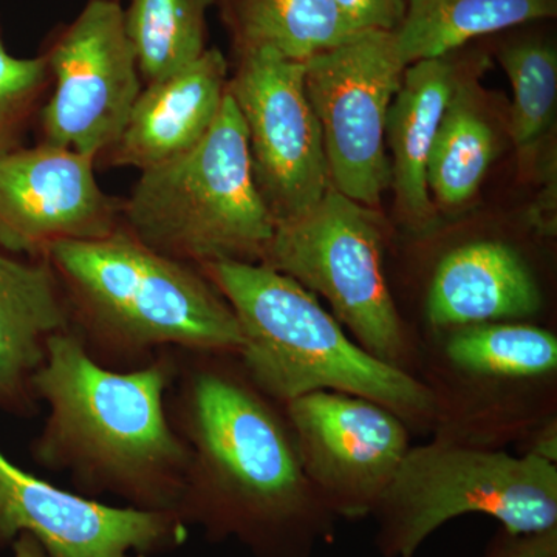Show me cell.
<instances>
[{
	"mask_svg": "<svg viewBox=\"0 0 557 557\" xmlns=\"http://www.w3.org/2000/svg\"><path fill=\"white\" fill-rule=\"evenodd\" d=\"M175 358L168 412L189 454L182 522L256 557H313L332 544L338 518L304 472L284 405L252 383L239 355Z\"/></svg>",
	"mask_w": 557,
	"mask_h": 557,
	"instance_id": "6da1fadb",
	"label": "cell"
},
{
	"mask_svg": "<svg viewBox=\"0 0 557 557\" xmlns=\"http://www.w3.org/2000/svg\"><path fill=\"white\" fill-rule=\"evenodd\" d=\"M175 370V350L113 370L87 354L75 330L53 336L33 380L49 408L32 445L36 463L67 475L83 496L113 494L134 508L177 515L189 454L168 412Z\"/></svg>",
	"mask_w": 557,
	"mask_h": 557,
	"instance_id": "7a4b0ae2",
	"label": "cell"
},
{
	"mask_svg": "<svg viewBox=\"0 0 557 557\" xmlns=\"http://www.w3.org/2000/svg\"><path fill=\"white\" fill-rule=\"evenodd\" d=\"M42 259L64 288L72 329L104 368L138 369L164 350L240 355L239 321L203 271L124 228L60 242Z\"/></svg>",
	"mask_w": 557,
	"mask_h": 557,
	"instance_id": "3957f363",
	"label": "cell"
},
{
	"mask_svg": "<svg viewBox=\"0 0 557 557\" xmlns=\"http://www.w3.org/2000/svg\"><path fill=\"white\" fill-rule=\"evenodd\" d=\"M239 321V359L252 383L281 405L318 391L379 403L410 431L431 432L434 401L417 376L370 355L318 296L263 263L199 267Z\"/></svg>",
	"mask_w": 557,
	"mask_h": 557,
	"instance_id": "277c9868",
	"label": "cell"
},
{
	"mask_svg": "<svg viewBox=\"0 0 557 557\" xmlns=\"http://www.w3.org/2000/svg\"><path fill=\"white\" fill-rule=\"evenodd\" d=\"M121 228L190 265L260 263L276 222L256 185L247 131L228 91L199 145L139 172L121 203Z\"/></svg>",
	"mask_w": 557,
	"mask_h": 557,
	"instance_id": "5b68a950",
	"label": "cell"
},
{
	"mask_svg": "<svg viewBox=\"0 0 557 557\" xmlns=\"http://www.w3.org/2000/svg\"><path fill=\"white\" fill-rule=\"evenodd\" d=\"M416 376L434 401L432 440L505 450L557 420V336L487 322L417 336Z\"/></svg>",
	"mask_w": 557,
	"mask_h": 557,
	"instance_id": "8992f818",
	"label": "cell"
},
{
	"mask_svg": "<svg viewBox=\"0 0 557 557\" xmlns=\"http://www.w3.org/2000/svg\"><path fill=\"white\" fill-rule=\"evenodd\" d=\"M485 515L512 533L557 527V465L431 440L410 446L373 509L383 557H413L449 520Z\"/></svg>",
	"mask_w": 557,
	"mask_h": 557,
	"instance_id": "52a82bcc",
	"label": "cell"
},
{
	"mask_svg": "<svg viewBox=\"0 0 557 557\" xmlns=\"http://www.w3.org/2000/svg\"><path fill=\"white\" fill-rule=\"evenodd\" d=\"M375 209L330 188L317 207L274 230L260 263L327 300L358 346L416 376L417 339L392 295Z\"/></svg>",
	"mask_w": 557,
	"mask_h": 557,
	"instance_id": "ba28073f",
	"label": "cell"
},
{
	"mask_svg": "<svg viewBox=\"0 0 557 557\" xmlns=\"http://www.w3.org/2000/svg\"><path fill=\"white\" fill-rule=\"evenodd\" d=\"M408 65L395 32H358L304 61V86L327 157L332 188L376 209L391 188L386 148L388 108Z\"/></svg>",
	"mask_w": 557,
	"mask_h": 557,
	"instance_id": "9c48e42d",
	"label": "cell"
},
{
	"mask_svg": "<svg viewBox=\"0 0 557 557\" xmlns=\"http://www.w3.org/2000/svg\"><path fill=\"white\" fill-rule=\"evenodd\" d=\"M50 73L40 143L100 161L126 127L145 83L120 0H89L42 53Z\"/></svg>",
	"mask_w": 557,
	"mask_h": 557,
	"instance_id": "30bf717a",
	"label": "cell"
},
{
	"mask_svg": "<svg viewBox=\"0 0 557 557\" xmlns=\"http://www.w3.org/2000/svg\"><path fill=\"white\" fill-rule=\"evenodd\" d=\"M228 94L247 131L256 185L276 225L311 211L332 188L304 62L276 50L236 57Z\"/></svg>",
	"mask_w": 557,
	"mask_h": 557,
	"instance_id": "8fae6325",
	"label": "cell"
},
{
	"mask_svg": "<svg viewBox=\"0 0 557 557\" xmlns=\"http://www.w3.org/2000/svg\"><path fill=\"white\" fill-rule=\"evenodd\" d=\"M300 463L336 518L372 516L410 449V429L357 395L318 391L285 403Z\"/></svg>",
	"mask_w": 557,
	"mask_h": 557,
	"instance_id": "7c38bea8",
	"label": "cell"
},
{
	"mask_svg": "<svg viewBox=\"0 0 557 557\" xmlns=\"http://www.w3.org/2000/svg\"><path fill=\"white\" fill-rule=\"evenodd\" d=\"M30 534L49 557H146L180 547L174 512L115 508L61 490L0 453V547Z\"/></svg>",
	"mask_w": 557,
	"mask_h": 557,
	"instance_id": "4fadbf2b",
	"label": "cell"
},
{
	"mask_svg": "<svg viewBox=\"0 0 557 557\" xmlns=\"http://www.w3.org/2000/svg\"><path fill=\"white\" fill-rule=\"evenodd\" d=\"M94 157L38 143L0 159V248L42 259L60 242L104 239L123 200L101 189Z\"/></svg>",
	"mask_w": 557,
	"mask_h": 557,
	"instance_id": "5bb4252c",
	"label": "cell"
},
{
	"mask_svg": "<svg viewBox=\"0 0 557 557\" xmlns=\"http://www.w3.org/2000/svg\"><path fill=\"white\" fill-rule=\"evenodd\" d=\"M544 306L536 271L516 245L471 240L443 252L429 274L424 335L487 322H527Z\"/></svg>",
	"mask_w": 557,
	"mask_h": 557,
	"instance_id": "9a60e30c",
	"label": "cell"
},
{
	"mask_svg": "<svg viewBox=\"0 0 557 557\" xmlns=\"http://www.w3.org/2000/svg\"><path fill=\"white\" fill-rule=\"evenodd\" d=\"M228 81L225 54L207 49L177 72L145 84L126 127L102 163L141 172L188 152L218 119Z\"/></svg>",
	"mask_w": 557,
	"mask_h": 557,
	"instance_id": "2e32d148",
	"label": "cell"
},
{
	"mask_svg": "<svg viewBox=\"0 0 557 557\" xmlns=\"http://www.w3.org/2000/svg\"><path fill=\"white\" fill-rule=\"evenodd\" d=\"M72 329L60 278L47 259L0 252V409L32 416L33 380L53 336Z\"/></svg>",
	"mask_w": 557,
	"mask_h": 557,
	"instance_id": "e0dca14e",
	"label": "cell"
},
{
	"mask_svg": "<svg viewBox=\"0 0 557 557\" xmlns=\"http://www.w3.org/2000/svg\"><path fill=\"white\" fill-rule=\"evenodd\" d=\"M457 51L408 65L387 112L384 138L391 152V188L399 214L416 233H429L437 220L426 168L446 106L469 61L458 58Z\"/></svg>",
	"mask_w": 557,
	"mask_h": 557,
	"instance_id": "ac0fdd59",
	"label": "cell"
},
{
	"mask_svg": "<svg viewBox=\"0 0 557 557\" xmlns=\"http://www.w3.org/2000/svg\"><path fill=\"white\" fill-rule=\"evenodd\" d=\"M556 14L557 0H408L395 38L399 58L410 65Z\"/></svg>",
	"mask_w": 557,
	"mask_h": 557,
	"instance_id": "d6986e66",
	"label": "cell"
},
{
	"mask_svg": "<svg viewBox=\"0 0 557 557\" xmlns=\"http://www.w3.org/2000/svg\"><path fill=\"white\" fill-rule=\"evenodd\" d=\"M234 54L260 49L307 61L358 30L333 0H215Z\"/></svg>",
	"mask_w": 557,
	"mask_h": 557,
	"instance_id": "ffe728a7",
	"label": "cell"
},
{
	"mask_svg": "<svg viewBox=\"0 0 557 557\" xmlns=\"http://www.w3.org/2000/svg\"><path fill=\"white\" fill-rule=\"evenodd\" d=\"M469 58L446 106L426 168L432 201L442 208L463 207L478 193L496 159L497 137L471 81Z\"/></svg>",
	"mask_w": 557,
	"mask_h": 557,
	"instance_id": "44dd1931",
	"label": "cell"
},
{
	"mask_svg": "<svg viewBox=\"0 0 557 557\" xmlns=\"http://www.w3.org/2000/svg\"><path fill=\"white\" fill-rule=\"evenodd\" d=\"M496 54L512 89L509 135L527 168L555 127L556 40L549 33L533 28L502 39Z\"/></svg>",
	"mask_w": 557,
	"mask_h": 557,
	"instance_id": "7402d4cb",
	"label": "cell"
},
{
	"mask_svg": "<svg viewBox=\"0 0 557 557\" xmlns=\"http://www.w3.org/2000/svg\"><path fill=\"white\" fill-rule=\"evenodd\" d=\"M214 5L215 0H131L124 25L143 83L164 78L205 53L208 11Z\"/></svg>",
	"mask_w": 557,
	"mask_h": 557,
	"instance_id": "603a6c76",
	"label": "cell"
},
{
	"mask_svg": "<svg viewBox=\"0 0 557 557\" xmlns=\"http://www.w3.org/2000/svg\"><path fill=\"white\" fill-rule=\"evenodd\" d=\"M49 90L46 58L13 57L0 30V159L24 146Z\"/></svg>",
	"mask_w": 557,
	"mask_h": 557,
	"instance_id": "cb8c5ba5",
	"label": "cell"
},
{
	"mask_svg": "<svg viewBox=\"0 0 557 557\" xmlns=\"http://www.w3.org/2000/svg\"><path fill=\"white\" fill-rule=\"evenodd\" d=\"M358 32H397L408 0H333Z\"/></svg>",
	"mask_w": 557,
	"mask_h": 557,
	"instance_id": "d4e9b609",
	"label": "cell"
},
{
	"mask_svg": "<svg viewBox=\"0 0 557 557\" xmlns=\"http://www.w3.org/2000/svg\"><path fill=\"white\" fill-rule=\"evenodd\" d=\"M483 557H557V527L536 533H512L500 528Z\"/></svg>",
	"mask_w": 557,
	"mask_h": 557,
	"instance_id": "484cf974",
	"label": "cell"
},
{
	"mask_svg": "<svg viewBox=\"0 0 557 557\" xmlns=\"http://www.w3.org/2000/svg\"><path fill=\"white\" fill-rule=\"evenodd\" d=\"M528 223L539 236H556V159L548 161L545 185L528 212Z\"/></svg>",
	"mask_w": 557,
	"mask_h": 557,
	"instance_id": "4316f807",
	"label": "cell"
},
{
	"mask_svg": "<svg viewBox=\"0 0 557 557\" xmlns=\"http://www.w3.org/2000/svg\"><path fill=\"white\" fill-rule=\"evenodd\" d=\"M14 557H49L30 534H20L13 542Z\"/></svg>",
	"mask_w": 557,
	"mask_h": 557,
	"instance_id": "83f0119b",
	"label": "cell"
}]
</instances>
